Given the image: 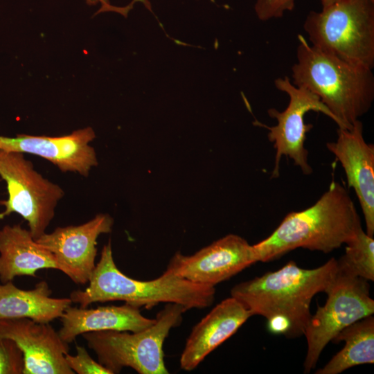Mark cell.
Listing matches in <instances>:
<instances>
[{
	"label": "cell",
	"mask_w": 374,
	"mask_h": 374,
	"mask_svg": "<svg viewBox=\"0 0 374 374\" xmlns=\"http://www.w3.org/2000/svg\"><path fill=\"white\" fill-rule=\"evenodd\" d=\"M303 28L313 47L373 69L374 0H343L311 11Z\"/></svg>",
	"instance_id": "6"
},
{
	"label": "cell",
	"mask_w": 374,
	"mask_h": 374,
	"mask_svg": "<svg viewBox=\"0 0 374 374\" xmlns=\"http://www.w3.org/2000/svg\"><path fill=\"white\" fill-rule=\"evenodd\" d=\"M21 350L11 339L0 337V374H23Z\"/></svg>",
	"instance_id": "21"
},
{
	"label": "cell",
	"mask_w": 374,
	"mask_h": 374,
	"mask_svg": "<svg viewBox=\"0 0 374 374\" xmlns=\"http://www.w3.org/2000/svg\"><path fill=\"white\" fill-rule=\"evenodd\" d=\"M295 0H256L254 10L261 21L283 17L294 8Z\"/></svg>",
	"instance_id": "23"
},
{
	"label": "cell",
	"mask_w": 374,
	"mask_h": 374,
	"mask_svg": "<svg viewBox=\"0 0 374 374\" xmlns=\"http://www.w3.org/2000/svg\"><path fill=\"white\" fill-rule=\"evenodd\" d=\"M298 40L292 82L316 95L332 114L338 127L350 129L372 106V69L323 53L301 35Z\"/></svg>",
	"instance_id": "3"
},
{
	"label": "cell",
	"mask_w": 374,
	"mask_h": 374,
	"mask_svg": "<svg viewBox=\"0 0 374 374\" xmlns=\"http://www.w3.org/2000/svg\"><path fill=\"white\" fill-rule=\"evenodd\" d=\"M60 338L67 344L77 336L101 330L137 332L152 326L155 319L144 317L140 308L125 303L123 305L99 306L96 308L69 306L60 317Z\"/></svg>",
	"instance_id": "16"
},
{
	"label": "cell",
	"mask_w": 374,
	"mask_h": 374,
	"mask_svg": "<svg viewBox=\"0 0 374 374\" xmlns=\"http://www.w3.org/2000/svg\"><path fill=\"white\" fill-rule=\"evenodd\" d=\"M345 341L338 352L316 374H339L355 366L374 362V317L369 315L348 326L332 340Z\"/></svg>",
	"instance_id": "19"
},
{
	"label": "cell",
	"mask_w": 374,
	"mask_h": 374,
	"mask_svg": "<svg viewBox=\"0 0 374 374\" xmlns=\"http://www.w3.org/2000/svg\"><path fill=\"white\" fill-rule=\"evenodd\" d=\"M0 176L8 194L7 200L0 201L5 206L0 220L12 213L20 215L37 240L46 233L64 191L39 173L21 152L0 149Z\"/></svg>",
	"instance_id": "8"
},
{
	"label": "cell",
	"mask_w": 374,
	"mask_h": 374,
	"mask_svg": "<svg viewBox=\"0 0 374 374\" xmlns=\"http://www.w3.org/2000/svg\"><path fill=\"white\" fill-rule=\"evenodd\" d=\"M257 262L253 245L228 234L192 255L177 252L166 271L189 281L215 287Z\"/></svg>",
	"instance_id": "10"
},
{
	"label": "cell",
	"mask_w": 374,
	"mask_h": 374,
	"mask_svg": "<svg viewBox=\"0 0 374 374\" xmlns=\"http://www.w3.org/2000/svg\"><path fill=\"white\" fill-rule=\"evenodd\" d=\"M341 1L343 0H321V3L322 8H325Z\"/></svg>",
	"instance_id": "25"
},
{
	"label": "cell",
	"mask_w": 374,
	"mask_h": 374,
	"mask_svg": "<svg viewBox=\"0 0 374 374\" xmlns=\"http://www.w3.org/2000/svg\"><path fill=\"white\" fill-rule=\"evenodd\" d=\"M184 306L166 303L157 314L154 323L137 332L101 330L82 334L98 362L112 374L130 367L139 374H167L163 346L172 328L182 322Z\"/></svg>",
	"instance_id": "5"
},
{
	"label": "cell",
	"mask_w": 374,
	"mask_h": 374,
	"mask_svg": "<svg viewBox=\"0 0 374 374\" xmlns=\"http://www.w3.org/2000/svg\"><path fill=\"white\" fill-rule=\"evenodd\" d=\"M344 254L337 262V269L350 275L374 280V239L363 228L348 242Z\"/></svg>",
	"instance_id": "20"
},
{
	"label": "cell",
	"mask_w": 374,
	"mask_h": 374,
	"mask_svg": "<svg viewBox=\"0 0 374 374\" xmlns=\"http://www.w3.org/2000/svg\"><path fill=\"white\" fill-rule=\"evenodd\" d=\"M251 317V313L232 296L217 304L193 328L181 355V368L194 370Z\"/></svg>",
	"instance_id": "15"
},
{
	"label": "cell",
	"mask_w": 374,
	"mask_h": 374,
	"mask_svg": "<svg viewBox=\"0 0 374 374\" xmlns=\"http://www.w3.org/2000/svg\"><path fill=\"white\" fill-rule=\"evenodd\" d=\"M362 229L346 189L332 181L311 206L288 213L267 238L253 245L257 262L272 261L297 248L331 252Z\"/></svg>",
	"instance_id": "2"
},
{
	"label": "cell",
	"mask_w": 374,
	"mask_h": 374,
	"mask_svg": "<svg viewBox=\"0 0 374 374\" xmlns=\"http://www.w3.org/2000/svg\"><path fill=\"white\" fill-rule=\"evenodd\" d=\"M274 85L289 96V103L283 112L274 108L268 109L269 116L276 120V125L269 127L259 123L269 130L268 139L273 143L276 150L271 178L279 176L280 161L283 156L292 159L304 175H309L312 172V168L308 163V151L304 144L306 134L313 125L305 123V115L310 111H314L323 113L333 121L334 117L316 95L295 86L289 78L276 79Z\"/></svg>",
	"instance_id": "9"
},
{
	"label": "cell",
	"mask_w": 374,
	"mask_h": 374,
	"mask_svg": "<svg viewBox=\"0 0 374 374\" xmlns=\"http://www.w3.org/2000/svg\"><path fill=\"white\" fill-rule=\"evenodd\" d=\"M327 149L341 163L348 188L357 197L366 222V233L374 235V145L363 136V124L356 121L350 129L338 127L335 141Z\"/></svg>",
	"instance_id": "14"
},
{
	"label": "cell",
	"mask_w": 374,
	"mask_h": 374,
	"mask_svg": "<svg viewBox=\"0 0 374 374\" xmlns=\"http://www.w3.org/2000/svg\"><path fill=\"white\" fill-rule=\"evenodd\" d=\"M46 281L33 289L21 290L12 281L0 284V319L27 318L37 323H49L60 318L71 305L70 298H52Z\"/></svg>",
	"instance_id": "18"
},
{
	"label": "cell",
	"mask_w": 374,
	"mask_h": 374,
	"mask_svg": "<svg viewBox=\"0 0 374 374\" xmlns=\"http://www.w3.org/2000/svg\"><path fill=\"white\" fill-rule=\"evenodd\" d=\"M0 337L12 340L21 350L23 374H74L65 355L69 344L49 323L27 318L0 319Z\"/></svg>",
	"instance_id": "12"
},
{
	"label": "cell",
	"mask_w": 374,
	"mask_h": 374,
	"mask_svg": "<svg viewBox=\"0 0 374 374\" xmlns=\"http://www.w3.org/2000/svg\"><path fill=\"white\" fill-rule=\"evenodd\" d=\"M113 225L109 214L100 213L80 225L57 227L35 240L55 256L64 274L75 283L84 285L96 267L97 240L110 233Z\"/></svg>",
	"instance_id": "11"
},
{
	"label": "cell",
	"mask_w": 374,
	"mask_h": 374,
	"mask_svg": "<svg viewBox=\"0 0 374 374\" xmlns=\"http://www.w3.org/2000/svg\"><path fill=\"white\" fill-rule=\"evenodd\" d=\"M324 292L327 294L326 303L317 306L303 335L308 344L305 373L314 368L324 348L341 330L374 313V301L367 280L337 269Z\"/></svg>",
	"instance_id": "7"
},
{
	"label": "cell",
	"mask_w": 374,
	"mask_h": 374,
	"mask_svg": "<svg viewBox=\"0 0 374 374\" xmlns=\"http://www.w3.org/2000/svg\"><path fill=\"white\" fill-rule=\"evenodd\" d=\"M137 1L144 2V0H133L131 3L133 4L134 3L137 2Z\"/></svg>",
	"instance_id": "26"
},
{
	"label": "cell",
	"mask_w": 374,
	"mask_h": 374,
	"mask_svg": "<svg viewBox=\"0 0 374 374\" xmlns=\"http://www.w3.org/2000/svg\"><path fill=\"white\" fill-rule=\"evenodd\" d=\"M337 271L335 258L314 269L301 268L291 260L276 271L236 284L231 296L252 316L265 317L271 333L294 339L304 335L313 297L326 291Z\"/></svg>",
	"instance_id": "1"
},
{
	"label": "cell",
	"mask_w": 374,
	"mask_h": 374,
	"mask_svg": "<svg viewBox=\"0 0 374 374\" xmlns=\"http://www.w3.org/2000/svg\"><path fill=\"white\" fill-rule=\"evenodd\" d=\"M95 138L96 134L91 127L61 136H0V149L37 155L51 162L62 172L88 177L91 168L98 164L96 152L89 145Z\"/></svg>",
	"instance_id": "13"
},
{
	"label": "cell",
	"mask_w": 374,
	"mask_h": 374,
	"mask_svg": "<svg viewBox=\"0 0 374 374\" xmlns=\"http://www.w3.org/2000/svg\"><path fill=\"white\" fill-rule=\"evenodd\" d=\"M89 5H96L98 3L101 4L100 9L98 13L105 11H114L124 15H127L128 11L132 8L131 4H129L125 8L116 7L110 4L109 0H85Z\"/></svg>",
	"instance_id": "24"
},
{
	"label": "cell",
	"mask_w": 374,
	"mask_h": 374,
	"mask_svg": "<svg viewBox=\"0 0 374 374\" xmlns=\"http://www.w3.org/2000/svg\"><path fill=\"white\" fill-rule=\"evenodd\" d=\"M76 351L75 355H65L68 366L75 373L112 374L109 370L92 359L84 347L77 345Z\"/></svg>",
	"instance_id": "22"
},
{
	"label": "cell",
	"mask_w": 374,
	"mask_h": 374,
	"mask_svg": "<svg viewBox=\"0 0 374 374\" xmlns=\"http://www.w3.org/2000/svg\"><path fill=\"white\" fill-rule=\"evenodd\" d=\"M84 290L71 293L72 303L87 308L96 302L121 301L147 309L161 303H177L187 310L205 308L215 299V287L195 283L166 270L155 279L139 280L125 275L114 262L111 240L102 249Z\"/></svg>",
	"instance_id": "4"
},
{
	"label": "cell",
	"mask_w": 374,
	"mask_h": 374,
	"mask_svg": "<svg viewBox=\"0 0 374 374\" xmlns=\"http://www.w3.org/2000/svg\"><path fill=\"white\" fill-rule=\"evenodd\" d=\"M41 269L62 267L55 256L33 238L21 224L6 225L0 230V280L2 283L17 276L37 278Z\"/></svg>",
	"instance_id": "17"
}]
</instances>
